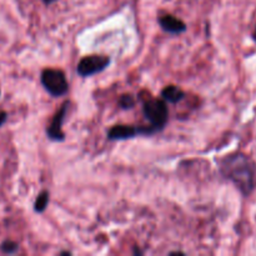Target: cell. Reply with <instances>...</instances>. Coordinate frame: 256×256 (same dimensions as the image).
<instances>
[{"mask_svg": "<svg viewBox=\"0 0 256 256\" xmlns=\"http://www.w3.org/2000/svg\"><path fill=\"white\" fill-rule=\"evenodd\" d=\"M142 112L156 132H160L166 126L169 110L164 99H155L152 96L145 98L142 100Z\"/></svg>", "mask_w": 256, "mask_h": 256, "instance_id": "2", "label": "cell"}, {"mask_svg": "<svg viewBox=\"0 0 256 256\" xmlns=\"http://www.w3.org/2000/svg\"><path fill=\"white\" fill-rule=\"evenodd\" d=\"M70 102H62V108L55 112L54 118L50 122L49 126L46 128V136L52 142H64L65 134L62 132V122H64L65 116H66L68 109H69Z\"/></svg>", "mask_w": 256, "mask_h": 256, "instance_id": "6", "label": "cell"}, {"mask_svg": "<svg viewBox=\"0 0 256 256\" xmlns=\"http://www.w3.org/2000/svg\"><path fill=\"white\" fill-rule=\"evenodd\" d=\"M132 254H134V255H142V254H144V252H140V250L138 249V248H135V249H134V252H132Z\"/></svg>", "mask_w": 256, "mask_h": 256, "instance_id": "13", "label": "cell"}, {"mask_svg": "<svg viewBox=\"0 0 256 256\" xmlns=\"http://www.w3.org/2000/svg\"><path fill=\"white\" fill-rule=\"evenodd\" d=\"M60 255H68V256H70V255H72V252H60Z\"/></svg>", "mask_w": 256, "mask_h": 256, "instance_id": "15", "label": "cell"}, {"mask_svg": "<svg viewBox=\"0 0 256 256\" xmlns=\"http://www.w3.org/2000/svg\"><path fill=\"white\" fill-rule=\"evenodd\" d=\"M118 104H119L120 109H124V110L132 109V108L135 106V99L132 95L122 94V96L119 98V102H118Z\"/></svg>", "mask_w": 256, "mask_h": 256, "instance_id": "10", "label": "cell"}, {"mask_svg": "<svg viewBox=\"0 0 256 256\" xmlns=\"http://www.w3.org/2000/svg\"><path fill=\"white\" fill-rule=\"evenodd\" d=\"M159 25L164 32H169V34H182V32H186V24L182 19L172 14L160 16Z\"/></svg>", "mask_w": 256, "mask_h": 256, "instance_id": "7", "label": "cell"}, {"mask_svg": "<svg viewBox=\"0 0 256 256\" xmlns=\"http://www.w3.org/2000/svg\"><path fill=\"white\" fill-rule=\"evenodd\" d=\"M110 58L106 55H86L78 62L76 72L80 76L88 78L104 72L110 65Z\"/></svg>", "mask_w": 256, "mask_h": 256, "instance_id": "5", "label": "cell"}, {"mask_svg": "<svg viewBox=\"0 0 256 256\" xmlns=\"http://www.w3.org/2000/svg\"><path fill=\"white\" fill-rule=\"evenodd\" d=\"M40 80H42L44 89L52 96H64L69 90L66 76H65L64 72H62L60 69H52V68L44 69Z\"/></svg>", "mask_w": 256, "mask_h": 256, "instance_id": "3", "label": "cell"}, {"mask_svg": "<svg viewBox=\"0 0 256 256\" xmlns=\"http://www.w3.org/2000/svg\"><path fill=\"white\" fill-rule=\"evenodd\" d=\"M220 174L229 180L244 196H249L256 188V164L249 155L234 152L219 162Z\"/></svg>", "mask_w": 256, "mask_h": 256, "instance_id": "1", "label": "cell"}, {"mask_svg": "<svg viewBox=\"0 0 256 256\" xmlns=\"http://www.w3.org/2000/svg\"><path fill=\"white\" fill-rule=\"evenodd\" d=\"M252 39H254L255 42H256V29H255V32H252Z\"/></svg>", "mask_w": 256, "mask_h": 256, "instance_id": "16", "label": "cell"}, {"mask_svg": "<svg viewBox=\"0 0 256 256\" xmlns=\"http://www.w3.org/2000/svg\"><path fill=\"white\" fill-rule=\"evenodd\" d=\"M42 2H44V4L50 5V4H52L54 2H56V0H42Z\"/></svg>", "mask_w": 256, "mask_h": 256, "instance_id": "14", "label": "cell"}, {"mask_svg": "<svg viewBox=\"0 0 256 256\" xmlns=\"http://www.w3.org/2000/svg\"><path fill=\"white\" fill-rule=\"evenodd\" d=\"M0 250H2L4 254H15V252L19 250V245H18V242H12V240H5V242H2V245H0Z\"/></svg>", "mask_w": 256, "mask_h": 256, "instance_id": "11", "label": "cell"}, {"mask_svg": "<svg viewBox=\"0 0 256 256\" xmlns=\"http://www.w3.org/2000/svg\"><path fill=\"white\" fill-rule=\"evenodd\" d=\"M162 96L165 102H170V104H178V102H182L186 94L185 92H182L179 86H175V85H168L162 89Z\"/></svg>", "mask_w": 256, "mask_h": 256, "instance_id": "8", "label": "cell"}, {"mask_svg": "<svg viewBox=\"0 0 256 256\" xmlns=\"http://www.w3.org/2000/svg\"><path fill=\"white\" fill-rule=\"evenodd\" d=\"M49 199H50V194L49 192L44 190V192H40L38 195L36 200L34 202V210L36 212H44L45 209L48 208V204H49Z\"/></svg>", "mask_w": 256, "mask_h": 256, "instance_id": "9", "label": "cell"}, {"mask_svg": "<svg viewBox=\"0 0 256 256\" xmlns=\"http://www.w3.org/2000/svg\"><path fill=\"white\" fill-rule=\"evenodd\" d=\"M158 132L154 128L150 126H132V125H114L108 130V140L112 142H120V140L134 139L138 135H149Z\"/></svg>", "mask_w": 256, "mask_h": 256, "instance_id": "4", "label": "cell"}, {"mask_svg": "<svg viewBox=\"0 0 256 256\" xmlns=\"http://www.w3.org/2000/svg\"><path fill=\"white\" fill-rule=\"evenodd\" d=\"M8 119V114L5 112H0V128L2 126V124H4L5 122H6Z\"/></svg>", "mask_w": 256, "mask_h": 256, "instance_id": "12", "label": "cell"}]
</instances>
